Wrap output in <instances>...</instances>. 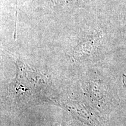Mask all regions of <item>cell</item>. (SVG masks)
<instances>
[{
  "label": "cell",
  "mask_w": 126,
  "mask_h": 126,
  "mask_svg": "<svg viewBox=\"0 0 126 126\" xmlns=\"http://www.w3.org/2000/svg\"><path fill=\"white\" fill-rule=\"evenodd\" d=\"M123 82L124 87L126 89V75H123Z\"/></svg>",
  "instance_id": "obj_1"
}]
</instances>
